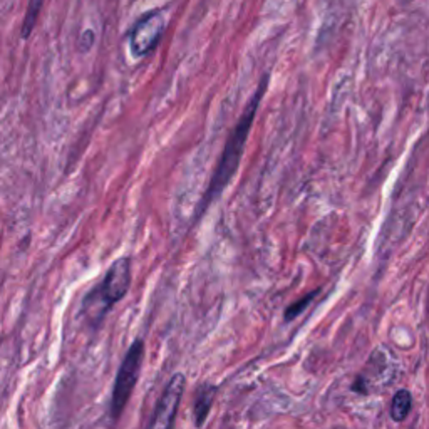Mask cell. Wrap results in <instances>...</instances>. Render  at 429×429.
<instances>
[{"mask_svg": "<svg viewBox=\"0 0 429 429\" xmlns=\"http://www.w3.org/2000/svg\"><path fill=\"white\" fill-rule=\"evenodd\" d=\"M267 86H268V76L265 74L264 77H261L255 94H253L252 100L248 101L245 109H243L242 116H240L238 123L235 124V128L231 130L229 139H226L225 148H223V151H222L220 161H218L217 168H214L213 171V177L208 183L207 191H205L203 198H201L200 205H198V213H196V218L201 217V214L207 212L210 205H212L213 201L222 195L223 190H225V188L230 184L231 178H233L235 173H237L240 161H242L243 151H245L247 139H248V135H250L252 124L253 121H255L257 111H259V107H260L261 97H264L265 91H267Z\"/></svg>", "mask_w": 429, "mask_h": 429, "instance_id": "6da1fadb", "label": "cell"}, {"mask_svg": "<svg viewBox=\"0 0 429 429\" xmlns=\"http://www.w3.org/2000/svg\"><path fill=\"white\" fill-rule=\"evenodd\" d=\"M131 285V260L121 257L111 265L100 285L86 295L83 311L94 322L102 320L114 304L128 294Z\"/></svg>", "mask_w": 429, "mask_h": 429, "instance_id": "7a4b0ae2", "label": "cell"}, {"mask_svg": "<svg viewBox=\"0 0 429 429\" xmlns=\"http://www.w3.org/2000/svg\"><path fill=\"white\" fill-rule=\"evenodd\" d=\"M144 355V342L141 339H136L132 342L126 355H124L121 366L118 369L116 383L113 389V397H111V416L119 418L130 401L132 389L139 379L141 364H143Z\"/></svg>", "mask_w": 429, "mask_h": 429, "instance_id": "3957f363", "label": "cell"}, {"mask_svg": "<svg viewBox=\"0 0 429 429\" xmlns=\"http://www.w3.org/2000/svg\"><path fill=\"white\" fill-rule=\"evenodd\" d=\"M184 386H186V379L182 372H177L166 384L165 391H163L160 401H158L156 409H154L151 421H149L146 429H173L175 419H177V413L179 402H182Z\"/></svg>", "mask_w": 429, "mask_h": 429, "instance_id": "277c9868", "label": "cell"}, {"mask_svg": "<svg viewBox=\"0 0 429 429\" xmlns=\"http://www.w3.org/2000/svg\"><path fill=\"white\" fill-rule=\"evenodd\" d=\"M166 29V19L163 12H151L138 20L130 36V49L135 57H143L158 46Z\"/></svg>", "mask_w": 429, "mask_h": 429, "instance_id": "5b68a950", "label": "cell"}, {"mask_svg": "<svg viewBox=\"0 0 429 429\" xmlns=\"http://www.w3.org/2000/svg\"><path fill=\"white\" fill-rule=\"evenodd\" d=\"M214 394H217V388H214V386H201L198 393H196L195 407H193V411H195V421L198 428L203 426V423L207 421L208 413L213 404Z\"/></svg>", "mask_w": 429, "mask_h": 429, "instance_id": "8992f818", "label": "cell"}, {"mask_svg": "<svg viewBox=\"0 0 429 429\" xmlns=\"http://www.w3.org/2000/svg\"><path fill=\"white\" fill-rule=\"evenodd\" d=\"M44 2L46 0H29L27 11H25V15H24L22 27H20L22 39L31 37L34 27H36V24H37L39 15H41V12H42V7H44Z\"/></svg>", "mask_w": 429, "mask_h": 429, "instance_id": "52a82bcc", "label": "cell"}, {"mask_svg": "<svg viewBox=\"0 0 429 429\" xmlns=\"http://www.w3.org/2000/svg\"><path fill=\"white\" fill-rule=\"evenodd\" d=\"M411 404H413L411 393L406 391V389L397 391L396 396L393 397V404H391V416L394 421H402V419H406V416L409 414L411 411Z\"/></svg>", "mask_w": 429, "mask_h": 429, "instance_id": "ba28073f", "label": "cell"}, {"mask_svg": "<svg viewBox=\"0 0 429 429\" xmlns=\"http://www.w3.org/2000/svg\"><path fill=\"white\" fill-rule=\"evenodd\" d=\"M315 295H317V290L311 292V294H307L306 297H302L300 300H297L295 304H292V306L287 308V312H285V320H292V319H295L297 315L302 314V312L308 307V304L314 300Z\"/></svg>", "mask_w": 429, "mask_h": 429, "instance_id": "9c48e42d", "label": "cell"}]
</instances>
